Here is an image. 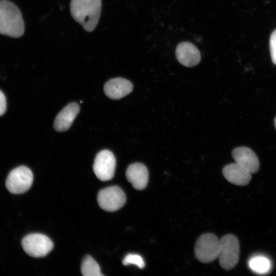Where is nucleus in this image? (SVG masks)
Masks as SVG:
<instances>
[{
  "label": "nucleus",
  "mask_w": 276,
  "mask_h": 276,
  "mask_svg": "<svg viewBox=\"0 0 276 276\" xmlns=\"http://www.w3.org/2000/svg\"><path fill=\"white\" fill-rule=\"evenodd\" d=\"M116 166V160L113 154L109 150H103L96 156L93 170L99 179L107 181L113 177Z\"/></svg>",
  "instance_id": "8"
},
{
  "label": "nucleus",
  "mask_w": 276,
  "mask_h": 276,
  "mask_svg": "<svg viewBox=\"0 0 276 276\" xmlns=\"http://www.w3.org/2000/svg\"><path fill=\"white\" fill-rule=\"evenodd\" d=\"M6 110V100L4 93L0 90V116Z\"/></svg>",
  "instance_id": "19"
},
{
  "label": "nucleus",
  "mask_w": 276,
  "mask_h": 276,
  "mask_svg": "<svg viewBox=\"0 0 276 276\" xmlns=\"http://www.w3.org/2000/svg\"><path fill=\"white\" fill-rule=\"evenodd\" d=\"M127 180L136 190L144 189L147 186L149 173L147 167L142 163H135L130 165L126 171Z\"/></svg>",
  "instance_id": "11"
},
{
  "label": "nucleus",
  "mask_w": 276,
  "mask_h": 276,
  "mask_svg": "<svg viewBox=\"0 0 276 276\" xmlns=\"http://www.w3.org/2000/svg\"><path fill=\"white\" fill-rule=\"evenodd\" d=\"M33 174L28 167L21 166L13 169L9 174L6 181L8 190L12 194H21L27 191L31 187Z\"/></svg>",
  "instance_id": "5"
},
{
  "label": "nucleus",
  "mask_w": 276,
  "mask_h": 276,
  "mask_svg": "<svg viewBox=\"0 0 276 276\" xmlns=\"http://www.w3.org/2000/svg\"><path fill=\"white\" fill-rule=\"evenodd\" d=\"M79 105L75 102L71 103L56 116L54 123V127L57 131H64L68 129L73 121L79 112Z\"/></svg>",
  "instance_id": "14"
},
{
  "label": "nucleus",
  "mask_w": 276,
  "mask_h": 276,
  "mask_svg": "<svg viewBox=\"0 0 276 276\" xmlns=\"http://www.w3.org/2000/svg\"><path fill=\"white\" fill-rule=\"evenodd\" d=\"M21 245L28 255L35 258L45 256L54 246L52 241L48 236L39 233L26 236L22 240Z\"/></svg>",
  "instance_id": "6"
},
{
  "label": "nucleus",
  "mask_w": 276,
  "mask_h": 276,
  "mask_svg": "<svg viewBox=\"0 0 276 276\" xmlns=\"http://www.w3.org/2000/svg\"><path fill=\"white\" fill-rule=\"evenodd\" d=\"M101 7V0H71L70 11L73 18L91 32L98 24Z\"/></svg>",
  "instance_id": "1"
},
{
  "label": "nucleus",
  "mask_w": 276,
  "mask_h": 276,
  "mask_svg": "<svg viewBox=\"0 0 276 276\" xmlns=\"http://www.w3.org/2000/svg\"><path fill=\"white\" fill-rule=\"evenodd\" d=\"M133 89L132 83L123 78H116L108 81L104 86L105 95L112 99H120L130 94Z\"/></svg>",
  "instance_id": "12"
},
{
  "label": "nucleus",
  "mask_w": 276,
  "mask_h": 276,
  "mask_svg": "<svg viewBox=\"0 0 276 276\" xmlns=\"http://www.w3.org/2000/svg\"><path fill=\"white\" fill-rule=\"evenodd\" d=\"M222 173L228 181L237 186L247 185L251 178V173L236 163L226 165Z\"/></svg>",
  "instance_id": "13"
},
{
  "label": "nucleus",
  "mask_w": 276,
  "mask_h": 276,
  "mask_svg": "<svg viewBox=\"0 0 276 276\" xmlns=\"http://www.w3.org/2000/svg\"><path fill=\"white\" fill-rule=\"evenodd\" d=\"M274 126H275V129H276V117L274 119Z\"/></svg>",
  "instance_id": "20"
},
{
  "label": "nucleus",
  "mask_w": 276,
  "mask_h": 276,
  "mask_svg": "<svg viewBox=\"0 0 276 276\" xmlns=\"http://www.w3.org/2000/svg\"><path fill=\"white\" fill-rule=\"evenodd\" d=\"M220 239L213 234H204L196 242L195 256L202 263H210L218 257Z\"/></svg>",
  "instance_id": "4"
},
{
  "label": "nucleus",
  "mask_w": 276,
  "mask_h": 276,
  "mask_svg": "<svg viewBox=\"0 0 276 276\" xmlns=\"http://www.w3.org/2000/svg\"><path fill=\"white\" fill-rule=\"evenodd\" d=\"M97 200L99 206L103 210L113 212L124 205L126 196L120 187L114 186L100 190L98 194Z\"/></svg>",
  "instance_id": "7"
},
{
  "label": "nucleus",
  "mask_w": 276,
  "mask_h": 276,
  "mask_svg": "<svg viewBox=\"0 0 276 276\" xmlns=\"http://www.w3.org/2000/svg\"><path fill=\"white\" fill-rule=\"evenodd\" d=\"M269 48L271 60L276 65V29L271 33L269 39Z\"/></svg>",
  "instance_id": "18"
},
{
  "label": "nucleus",
  "mask_w": 276,
  "mask_h": 276,
  "mask_svg": "<svg viewBox=\"0 0 276 276\" xmlns=\"http://www.w3.org/2000/svg\"><path fill=\"white\" fill-rule=\"evenodd\" d=\"M81 271L84 276H102L98 264L90 256H86L82 262Z\"/></svg>",
  "instance_id": "15"
},
{
  "label": "nucleus",
  "mask_w": 276,
  "mask_h": 276,
  "mask_svg": "<svg viewBox=\"0 0 276 276\" xmlns=\"http://www.w3.org/2000/svg\"><path fill=\"white\" fill-rule=\"evenodd\" d=\"M24 32L25 24L19 9L9 0H0V34L19 38Z\"/></svg>",
  "instance_id": "2"
},
{
  "label": "nucleus",
  "mask_w": 276,
  "mask_h": 276,
  "mask_svg": "<svg viewBox=\"0 0 276 276\" xmlns=\"http://www.w3.org/2000/svg\"><path fill=\"white\" fill-rule=\"evenodd\" d=\"M232 155L235 163L242 166L250 173H255L259 171V159L250 148L246 147H237L232 151Z\"/></svg>",
  "instance_id": "10"
},
{
  "label": "nucleus",
  "mask_w": 276,
  "mask_h": 276,
  "mask_svg": "<svg viewBox=\"0 0 276 276\" xmlns=\"http://www.w3.org/2000/svg\"><path fill=\"white\" fill-rule=\"evenodd\" d=\"M240 245L234 235L227 234L220 239L219 261L222 268L230 270L237 264L239 259Z\"/></svg>",
  "instance_id": "3"
},
{
  "label": "nucleus",
  "mask_w": 276,
  "mask_h": 276,
  "mask_svg": "<svg viewBox=\"0 0 276 276\" xmlns=\"http://www.w3.org/2000/svg\"><path fill=\"white\" fill-rule=\"evenodd\" d=\"M177 61L186 67L197 65L201 60V55L197 47L193 43L184 41L179 43L175 49Z\"/></svg>",
  "instance_id": "9"
},
{
  "label": "nucleus",
  "mask_w": 276,
  "mask_h": 276,
  "mask_svg": "<svg viewBox=\"0 0 276 276\" xmlns=\"http://www.w3.org/2000/svg\"><path fill=\"white\" fill-rule=\"evenodd\" d=\"M249 265L253 271L259 273L267 272L270 267L269 261L262 256H257L252 258L249 261Z\"/></svg>",
  "instance_id": "16"
},
{
  "label": "nucleus",
  "mask_w": 276,
  "mask_h": 276,
  "mask_svg": "<svg viewBox=\"0 0 276 276\" xmlns=\"http://www.w3.org/2000/svg\"><path fill=\"white\" fill-rule=\"evenodd\" d=\"M124 265H128L130 264L135 265L140 268L142 269L145 267V262L143 258L137 254H129L123 260Z\"/></svg>",
  "instance_id": "17"
}]
</instances>
